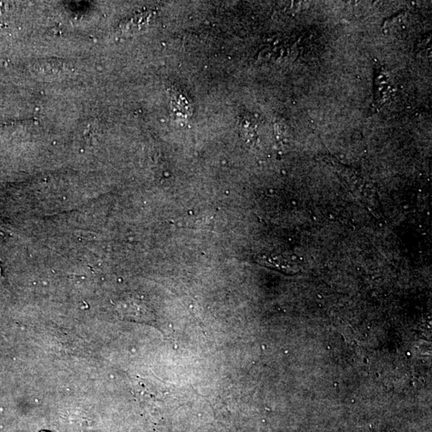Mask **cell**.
<instances>
[{"instance_id":"cell-1","label":"cell","mask_w":432,"mask_h":432,"mask_svg":"<svg viewBox=\"0 0 432 432\" xmlns=\"http://www.w3.org/2000/svg\"></svg>"}]
</instances>
